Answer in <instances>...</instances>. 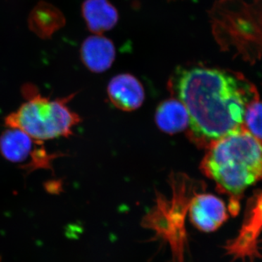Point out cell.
<instances>
[{
    "label": "cell",
    "mask_w": 262,
    "mask_h": 262,
    "mask_svg": "<svg viewBox=\"0 0 262 262\" xmlns=\"http://www.w3.org/2000/svg\"><path fill=\"white\" fill-rule=\"evenodd\" d=\"M244 126L258 141H262V102L259 98L248 103L244 115Z\"/></svg>",
    "instance_id": "cell-11"
},
{
    "label": "cell",
    "mask_w": 262,
    "mask_h": 262,
    "mask_svg": "<svg viewBox=\"0 0 262 262\" xmlns=\"http://www.w3.org/2000/svg\"><path fill=\"white\" fill-rule=\"evenodd\" d=\"M24 102L5 118L8 127L19 129L39 142L68 137L80 122L79 115L68 106L74 95L61 98L43 96L32 84L22 91Z\"/></svg>",
    "instance_id": "cell-3"
},
{
    "label": "cell",
    "mask_w": 262,
    "mask_h": 262,
    "mask_svg": "<svg viewBox=\"0 0 262 262\" xmlns=\"http://www.w3.org/2000/svg\"><path fill=\"white\" fill-rule=\"evenodd\" d=\"M187 211L192 225L206 233L217 230L228 219L225 203L207 193L193 196L189 202Z\"/></svg>",
    "instance_id": "cell-6"
},
{
    "label": "cell",
    "mask_w": 262,
    "mask_h": 262,
    "mask_svg": "<svg viewBox=\"0 0 262 262\" xmlns=\"http://www.w3.org/2000/svg\"><path fill=\"white\" fill-rule=\"evenodd\" d=\"M107 92L112 103L122 111L137 110L145 99L144 87L130 74L114 77L108 84Z\"/></svg>",
    "instance_id": "cell-7"
},
{
    "label": "cell",
    "mask_w": 262,
    "mask_h": 262,
    "mask_svg": "<svg viewBox=\"0 0 262 262\" xmlns=\"http://www.w3.org/2000/svg\"><path fill=\"white\" fill-rule=\"evenodd\" d=\"M202 165L231 196L229 211L234 214L241 194L262 178V143L242 127L210 144Z\"/></svg>",
    "instance_id": "cell-2"
},
{
    "label": "cell",
    "mask_w": 262,
    "mask_h": 262,
    "mask_svg": "<svg viewBox=\"0 0 262 262\" xmlns=\"http://www.w3.org/2000/svg\"><path fill=\"white\" fill-rule=\"evenodd\" d=\"M116 58V49L111 39L101 34L88 37L81 47V58L84 66L95 73L111 68Z\"/></svg>",
    "instance_id": "cell-8"
},
{
    "label": "cell",
    "mask_w": 262,
    "mask_h": 262,
    "mask_svg": "<svg viewBox=\"0 0 262 262\" xmlns=\"http://www.w3.org/2000/svg\"><path fill=\"white\" fill-rule=\"evenodd\" d=\"M155 121L165 134H178L189 126V114L182 101L170 98L160 103L155 114Z\"/></svg>",
    "instance_id": "cell-10"
},
{
    "label": "cell",
    "mask_w": 262,
    "mask_h": 262,
    "mask_svg": "<svg viewBox=\"0 0 262 262\" xmlns=\"http://www.w3.org/2000/svg\"><path fill=\"white\" fill-rule=\"evenodd\" d=\"M82 11L88 28L95 34L111 30L118 22V12L108 0H85Z\"/></svg>",
    "instance_id": "cell-9"
},
{
    "label": "cell",
    "mask_w": 262,
    "mask_h": 262,
    "mask_svg": "<svg viewBox=\"0 0 262 262\" xmlns=\"http://www.w3.org/2000/svg\"><path fill=\"white\" fill-rule=\"evenodd\" d=\"M171 201L158 198L157 206L144 217L142 225L152 229L157 236L168 242L171 248L173 262H184V251L187 244L184 221L190 199L184 191L174 187Z\"/></svg>",
    "instance_id": "cell-4"
},
{
    "label": "cell",
    "mask_w": 262,
    "mask_h": 262,
    "mask_svg": "<svg viewBox=\"0 0 262 262\" xmlns=\"http://www.w3.org/2000/svg\"><path fill=\"white\" fill-rule=\"evenodd\" d=\"M173 83L193 136L209 144L244 127L248 103L258 98L244 76L218 69L180 67Z\"/></svg>",
    "instance_id": "cell-1"
},
{
    "label": "cell",
    "mask_w": 262,
    "mask_h": 262,
    "mask_svg": "<svg viewBox=\"0 0 262 262\" xmlns=\"http://www.w3.org/2000/svg\"><path fill=\"white\" fill-rule=\"evenodd\" d=\"M0 153L10 163L31 172L51 168L58 155L50 154L43 143L34 140L19 129L8 127L0 136Z\"/></svg>",
    "instance_id": "cell-5"
}]
</instances>
